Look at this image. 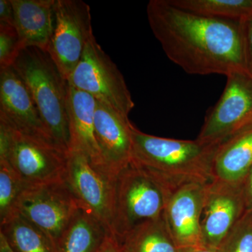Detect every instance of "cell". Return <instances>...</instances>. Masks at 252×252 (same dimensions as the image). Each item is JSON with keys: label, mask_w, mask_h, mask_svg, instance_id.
<instances>
[{"label": "cell", "mask_w": 252, "mask_h": 252, "mask_svg": "<svg viewBox=\"0 0 252 252\" xmlns=\"http://www.w3.org/2000/svg\"><path fill=\"white\" fill-rule=\"evenodd\" d=\"M243 190L246 212L252 214V167L243 180Z\"/></svg>", "instance_id": "4316f807"}, {"label": "cell", "mask_w": 252, "mask_h": 252, "mask_svg": "<svg viewBox=\"0 0 252 252\" xmlns=\"http://www.w3.org/2000/svg\"><path fill=\"white\" fill-rule=\"evenodd\" d=\"M110 233L97 219L79 208L56 245V252H98Z\"/></svg>", "instance_id": "ac0fdd59"}, {"label": "cell", "mask_w": 252, "mask_h": 252, "mask_svg": "<svg viewBox=\"0 0 252 252\" xmlns=\"http://www.w3.org/2000/svg\"><path fill=\"white\" fill-rule=\"evenodd\" d=\"M0 233L14 252H56L47 235L18 214L1 225Z\"/></svg>", "instance_id": "ffe728a7"}, {"label": "cell", "mask_w": 252, "mask_h": 252, "mask_svg": "<svg viewBox=\"0 0 252 252\" xmlns=\"http://www.w3.org/2000/svg\"><path fill=\"white\" fill-rule=\"evenodd\" d=\"M68 153L0 121V158L8 160L26 187L64 180Z\"/></svg>", "instance_id": "277c9868"}, {"label": "cell", "mask_w": 252, "mask_h": 252, "mask_svg": "<svg viewBox=\"0 0 252 252\" xmlns=\"http://www.w3.org/2000/svg\"><path fill=\"white\" fill-rule=\"evenodd\" d=\"M252 167V127L219 146L214 157V180L241 184Z\"/></svg>", "instance_id": "e0dca14e"}, {"label": "cell", "mask_w": 252, "mask_h": 252, "mask_svg": "<svg viewBox=\"0 0 252 252\" xmlns=\"http://www.w3.org/2000/svg\"><path fill=\"white\" fill-rule=\"evenodd\" d=\"M207 185H186L167 196L164 220L179 248L203 245L201 216Z\"/></svg>", "instance_id": "4fadbf2b"}, {"label": "cell", "mask_w": 252, "mask_h": 252, "mask_svg": "<svg viewBox=\"0 0 252 252\" xmlns=\"http://www.w3.org/2000/svg\"><path fill=\"white\" fill-rule=\"evenodd\" d=\"M132 162L148 174L166 195L192 184L214 180L212 165L220 145L144 133L132 126Z\"/></svg>", "instance_id": "7a4b0ae2"}, {"label": "cell", "mask_w": 252, "mask_h": 252, "mask_svg": "<svg viewBox=\"0 0 252 252\" xmlns=\"http://www.w3.org/2000/svg\"><path fill=\"white\" fill-rule=\"evenodd\" d=\"M0 24L15 27L14 9L11 0H0Z\"/></svg>", "instance_id": "484cf974"}, {"label": "cell", "mask_w": 252, "mask_h": 252, "mask_svg": "<svg viewBox=\"0 0 252 252\" xmlns=\"http://www.w3.org/2000/svg\"><path fill=\"white\" fill-rule=\"evenodd\" d=\"M98 252H123V251L117 239L114 235L109 234L106 237Z\"/></svg>", "instance_id": "83f0119b"}, {"label": "cell", "mask_w": 252, "mask_h": 252, "mask_svg": "<svg viewBox=\"0 0 252 252\" xmlns=\"http://www.w3.org/2000/svg\"><path fill=\"white\" fill-rule=\"evenodd\" d=\"M118 241L123 252H180L163 215L138 225Z\"/></svg>", "instance_id": "d6986e66"}, {"label": "cell", "mask_w": 252, "mask_h": 252, "mask_svg": "<svg viewBox=\"0 0 252 252\" xmlns=\"http://www.w3.org/2000/svg\"><path fill=\"white\" fill-rule=\"evenodd\" d=\"M165 203L161 187L131 162L116 177L111 233L120 240L138 225L160 218Z\"/></svg>", "instance_id": "5b68a950"}, {"label": "cell", "mask_w": 252, "mask_h": 252, "mask_svg": "<svg viewBox=\"0 0 252 252\" xmlns=\"http://www.w3.org/2000/svg\"><path fill=\"white\" fill-rule=\"evenodd\" d=\"M147 15L167 58L188 74H249L240 21L195 14L170 0H150Z\"/></svg>", "instance_id": "6da1fadb"}, {"label": "cell", "mask_w": 252, "mask_h": 252, "mask_svg": "<svg viewBox=\"0 0 252 252\" xmlns=\"http://www.w3.org/2000/svg\"><path fill=\"white\" fill-rule=\"evenodd\" d=\"M23 49L16 28L0 24V69L12 67Z\"/></svg>", "instance_id": "cb8c5ba5"}, {"label": "cell", "mask_w": 252, "mask_h": 252, "mask_svg": "<svg viewBox=\"0 0 252 252\" xmlns=\"http://www.w3.org/2000/svg\"><path fill=\"white\" fill-rule=\"evenodd\" d=\"M245 212L243 182L214 180L208 184L201 216L203 245L220 248Z\"/></svg>", "instance_id": "8fae6325"}, {"label": "cell", "mask_w": 252, "mask_h": 252, "mask_svg": "<svg viewBox=\"0 0 252 252\" xmlns=\"http://www.w3.org/2000/svg\"><path fill=\"white\" fill-rule=\"evenodd\" d=\"M240 23L247 71L252 77V16L240 21Z\"/></svg>", "instance_id": "d4e9b609"}, {"label": "cell", "mask_w": 252, "mask_h": 252, "mask_svg": "<svg viewBox=\"0 0 252 252\" xmlns=\"http://www.w3.org/2000/svg\"><path fill=\"white\" fill-rule=\"evenodd\" d=\"M132 124L129 119L97 101L94 132L104 167L116 177L132 161Z\"/></svg>", "instance_id": "5bb4252c"}, {"label": "cell", "mask_w": 252, "mask_h": 252, "mask_svg": "<svg viewBox=\"0 0 252 252\" xmlns=\"http://www.w3.org/2000/svg\"><path fill=\"white\" fill-rule=\"evenodd\" d=\"M67 81L69 85L90 94L127 119L135 107L122 72L94 35L88 41L79 64Z\"/></svg>", "instance_id": "8992f818"}, {"label": "cell", "mask_w": 252, "mask_h": 252, "mask_svg": "<svg viewBox=\"0 0 252 252\" xmlns=\"http://www.w3.org/2000/svg\"><path fill=\"white\" fill-rule=\"evenodd\" d=\"M226 78L223 94L196 139L203 143L220 145L252 127V77L233 73Z\"/></svg>", "instance_id": "52a82bcc"}, {"label": "cell", "mask_w": 252, "mask_h": 252, "mask_svg": "<svg viewBox=\"0 0 252 252\" xmlns=\"http://www.w3.org/2000/svg\"><path fill=\"white\" fill-rule=\"evenodd\" d=\"M115 179L84 154L68 153L64 181L79 208L97 219L110 234Z\"/></svg>", "instance_id": "30bf717a"}, {"label": "cell", "mask_w": 252, "mask_h": 252, "mask_svg": "<svg viewBox=\"0 0 252 252\" xmlns=\"http://www.w3.org/2000/svg\"><path fill=\"white\" fill-rule=\"evenodd\" d=\"M180 252H220L219 249L201 245L191 248H180Z\"/></svg>", "instance_id": "f1b7e54d"}, {"label": "cell", "mask_w": 252, "mask_h": 252, "mask_svg": "<svg viewBox=\"0 0 252 252\" xmlns=\"http://www.w3.org/2000/svg\"><path fill=\"white\" fill-rule=\"evenodd\" d=\"M13 67L26 84L55 144L69 152V83L47 51L25 48Z\"/></svg>", "instance_id": "3957f363"}, {"label": "cell", "mask_w": 252, "mask_h": 252, "mask_svg": "<svg viewBox=\"0 0 252 252\" xmlns=\"http://www.w3.org/2000/svg\"><path fill=\"white\" fill-rule=\"evenodd\" d=\"M177 7L207 17L241 21L252 16V0H170Z\"/></svg>", "instance_id": "44dd1931"}, {"label": "cell", "mask_w": 252, "mask_h": 252, "mask_svg": "<svg viewBox=\"0 0 252 252\" xmlns=\"http://www.w3.org/2000/svg\"><path fill=\"white\" fill-rule=\"evenodd\" d=\"M219 250L220 252H252V214L245 212Z\"/></svg>", "instance_id": "603a6c76"}, {"label": "cell", "mask_w": 252, "mask_h": 252, "mask_svg": "<svg viewBox=\"0 0 252 252\" xmlns=\"http://www.w3.org/2000/svg\"><path fill=\"white\" fill-rule=\"evenodd\" d=\"M96 103L97 100L90 94L78 90L69 84L67 98L69 152L73 151L84 154L94 166L109 173L104 167L94 132Z\"/></svg>", "instance_id": "9a60e30c"}, {"label": "cell", "mask_w": 252, "mask_h": 252, "mask_svg": "<svg viewBox=\"0 0 252 252\" xmlns=\"http://www.w3.org/2000/svg\"><path fill=\"white\" fill-rule=\"evenodd\" d=\"M56 0H11L15 28L23 49L47 51L55 27Z\"/></svg>", "instance_id": "2e32d148"}, {"label": "cell", "mask_w": 252, "mask_h": 252, "mask_svg": "<svg viewBox=\"0 0 252 252\" xmlns=\"http://www.w3.org/2000/svg\"><path fill=\"white\" fill-rule=\"evenodd\" d=\"M26 186L6 159L0 158V222L7 221L13 215L18 198Z\"/></svg>", "instance_id": "7402d4cb"}, {"label": "cell", "mask_w": 252, "mask_h": 252, "mask_svg": "<svg viewBox=\"0 0 252 252\" xmlns=\"http://www.w3.org/2000/svg\"><path fill=\"white\" fill-rule=\"evenodd\" d=\"M0 121L23 133L55 144L31 93L13 67L0 69Z\"/></svg>", "instance_id": "7c38bea8"}, {"label": "cell", "mask_w": 252, "mask_h": 252, "mask_svg": "<svg viewBox=\"0 0 252 252\" xmlns=\"http://www.w3.org/2000/svg\"><path fill=\"white\" fill-rule=\"evenodd\" d=\"M0 252H14L2 233H0Z\"/></svg>", "instance_id": "f546056e"}, {"label": "cell", "mask_w": 252, "mask_h": 252, "mask_svg": "<svg viewBox=\"0 0 252 252\" xmlns=\"http://www.w3.org/2000/svg\"><path fill=\"white\" fill-rule=\"evenodd\" d=\"M93 32L90 6L81 0H56L55 27L47 52L68 79Z\"/></svg>", "instance_id": "9c48e42d"}, {"label": "cell", "mask_w": 252, "mask_h": 252, "mask_svg": "<svg viewBox=\"0 0 252 252\" xmlns=\"http://www.w3.org/2000/svg\"><path fill=\"white\" fill-rule=\"evenodd\" d=\"M78 210L77 202L64 180L26 187L18 198L15 214L42 230L56 248Z\"/></svg>", "instance_id": "ba28073f"}]
</instances>
